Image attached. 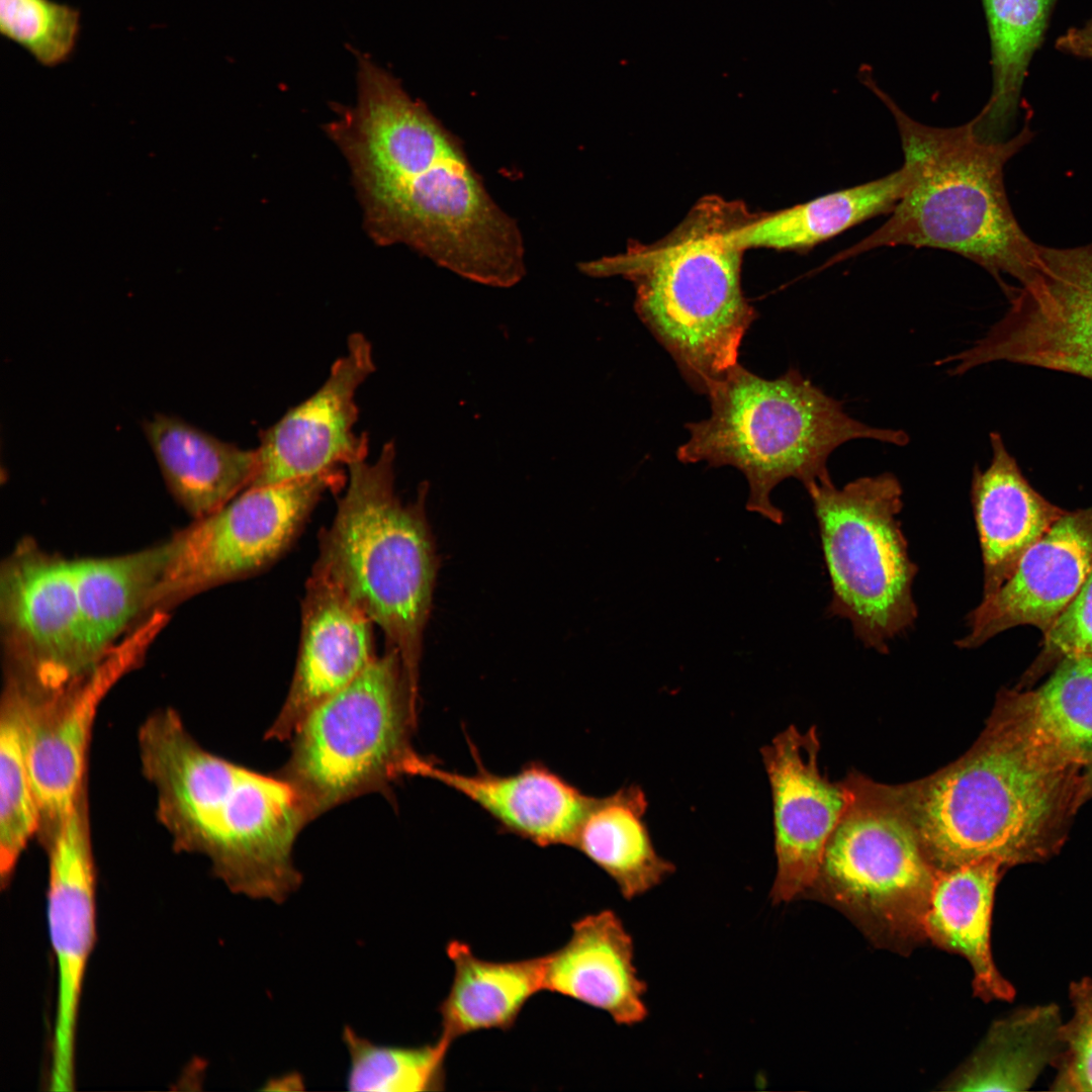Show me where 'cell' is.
<instances>
[{
  "label": "cell",
  "instance_id": "cell-1",
  "mask_svg": "<svg viewBox=\"0 0 1092 1092\" xmlns=\"http://www.w3.org/2000/svg\"><path fill=\"white\" fill-rule=\"evenodd\" d=\"M356 57V103L338 105L326 131L349 164L368 235L477 283H518L526 271L519 228L458 140L390 72Z\"/></svg>",
  "mask_w": 1092,
  "mask_h": 1092
},
{
  "label": "cell",
  "instance_id": "cell-2",
  "mask_svg": "<svg viewBox=\"0 0 1092 1092\" xmlns=\"http://www.w3.org/2000/svg\"><path fill=\"white\" fill-rule=\"evenodd\" d=\"M1081 771L1036 752L993 708L961 757L922 779L879 787L937 873L985 858L1008 869L1061 849L1081 807Z\"/></svg>",
  "mask_w": 1092,
  "mask_h": 1092
},
{
  "label": "cell",
  "instance_id": "cell-3",
  "mask_svg": "<svg viewBox=\"0 0 1092 1092\" xmlns=\"http://www.w3.org/2000/svg\"><path fill=\"white\" fill-rule=\"evenodd\" d=\"M138 744L177 851L206 857L229 890L249 898L281 903L299 888L293 849L310 821L287 781L206 750L171 708L143 722Z\"/></svg>",
  "mask_w": 1092,
  "mask_h": 1092
},
{
  "label": "cell",
  "instance_id": "cell-4",
  "mask_svg": "<svg viewBox=\"0 0 1092 1092\" xmlns=\"http://www.w3.org/2000/svg\"><path fill=\"white\" fill-rule=\"evenodd\" d=\"M860 81L892 113L909 183L890 217L872 234L830 258L824 267L878 248L910 246L958 254L984 268L1008 296L1036 267L1039 245L1016 220L1007 198L1004 167L1033 136L1028 122L1013 138L981 139L972 119L936 127L909 116L873 79Z\"/></svg>",
  "mask_w": 1092,
  "mask_h": 1092
},
{
  "label": "cell",
  "instance_id": "cell-5",
  "mask_svg": "<svg viewBox=\"0 0 1092 1092\" xmlns=\"http://www.w3.org/2000/svg\"><path fill=\"white\" fill-rule=\"evenodd\" d=\"M754 216L742 202L708 195L661 240L580 266L590 276L633 282L639 318L704 394L739 363L757 317L741 288L740 232Z\"/></svg>",
  "mask_w": 1092,
  "mask_h": 1092
},
{
  "label": "cell",
  "instance_id": "cell-6",
  "mask_svg": "<svg viewBox=\"0 0 1092 1092\" xmlns=\"http://www.w3.org/2000/svg\"><path fill=\"white\" fill-rule=\"evenodd\" d=\"M706 395L711 414L686 425L690 438L678 447L677 459L735 467L748 483L746 509L775 524L784 522V514L772 504L774 488L788 478L805 488L830 478L829 456L842 444L857 439L909 443L903 430L852 418L841 401L794 368L766 379L737 363L709 385Z\"/></svg>",
  "mask_w": 1092,
  "mask_h": 1092
},
{
  "label": "cell",
  "instance_id": "cell-7",
  "mask_svg": "<svg viewBox=\"0 0 1092 1092\" xmlns=\"http://www.w3.org/2000/svg\"><path fill=\"white\" fill-rule=\"evenodd\" d=\"M394 459L388 442L373 463L365 457L348 465V486L321 534L314 567L381 628L420 681L439 564L425 508L429 485L422 483L416 500L402 504L394 490Z\"/></svg>",
  "mask_w": 1092,
  "mask_h": 1092
},
{
  "label": "cell",
  "instance_id": "cell-8",
  "mask_svg": "<svg viewBox=\"0 0 1092 1092\" xmlns=\"http://www.w3.org/2000/svg\"><path fill=\"white\" fill-rule=\"evenodd\" d=\"M419 681L387 647L343 690L314 708L294 732L279 771L309 821L369 793L388 794L420 776L427 758L414 748Z\"/></svg>",
  "mask_w": 1092,
  "mask_h": 1092
},
{
  "label": "cell",
  "instance_id": "cell-9",
  "mask_svg": "<svg viewBox=\"0 0 1092 1092\" xmlns=\"http://www.w3.org/2000/svg\"><path fill=\"white\" fill-rule=\"evenodd\" d=\"M831 599L828 613L849 621L864 647L888 653L890 642L918 616L911 560L899 514L903 489L891 472L837 487L809 485Z\"/></svg>",
  "mask_w": 1092,
  "mask_h": 1092
},
{
  "label": "cell",
  "instance_id": "cell-10",
  "mask_svg": "<svg viewBox=\"0 0 1092 1092\" xmlns=\"http://www.w3.org/2000/svg\"><path fill=\"white\" fill-rule=\"evenodd\" d=\"M844 782L849 803L806 895L838 907L874 941L906 950L926 939L924 918L937 872L878 782L857 771Z\"/></svg>",
  "mask_w": 1092,
  "mask_h": 1092
},
{
  "label": "cell",
  "instance_id": "cell-11",
  "mask_svg": "<svg viewBox=\"0 0 1092 1092\" xmlns=\"http://www.w3.org/2000/svg\"><path fill=\"white\" fill-rule=\"evenodd\" d=\"M341 468L277 484L248 487L166 542V560L150 609L257 572L290 545L328 490L343 485Z\"/></svg>",
  "mask_w": 1092,
  "mask_h": 1092
},
{
  "label": "cell",
  "instance_id": "cell-12",
  "mask_svg": "<svg viewBox=\"0 0 1092 1092\" xmlns=\"http://www.w3.org/2000/svg\"><path fill=\"white\" fill-rule=\"evenodd\" d=\"M1005 314L969 348L935 362L952 376L1005 361L1092 381V243L1039 245L1037 264Z\"/></svg>",
  "mask_w": 1092,
  "mask_h": 1092
},
{
  "label": "cell",
  "instance_id": "cell-13",
  "mask_svg": "<svg viewBox=\"0 0 1092 1092\" xmlns=\"http://www.w3.org/2000/svg\"><path fill=\"white\" fill-rule=\"evenodd\" d=\"M7 675L39 693L63 689L102 659L90 637L76 559L20 545L2 565Z\"/></svg>",
  "mask_w": 1092,
  "mask_h": 1092
},
{
  "label": "cell",
  "instance_id": "cell-14",
  "mask_svg": "<svg viewBox=\"0 0 1092 1092\" xmlns=\"http://www.w3.org/2000/svg\"><path fill=\"white\" fill-rule=\"evenodd\" d=\"M168 614L152 612L88 673L53 693L27 695L28 766L44 842L88 786V751L98 709L111 689L142 662L166 625Z\"/></svg>",
  "mask_w": 1092,
  "mask_h": 1092
},
{
  "label": "cell",
  "instance_id": "cell-15",
  "mask_svg": "<svg viewBox=\"0 0 1092 1092\" xmlns=\"http://www.w3.org/2000/svg\"><path fill=\"white\" fill-rule=\"evenodd\" d=\"M48 856L47 918L57 966L50 1081L76 1082L77 1023L85 974L96 942V871L88 786L42 843Z\"/></svg>",
  "mask_w": 1092,
  "mask_h": 1092
},
{
  "label": "cell",
  "instance_id": "cell-16",
  "mask_svg": "<svg viewBox=\"0 0 1092 1092\" xmlns=\"http://www.w3.org/2000/svg\"><path fill=\"white\" fill-rule=\"evenodd\" d=\"M816 727L801 732L790 725L761 747L770 786L777 870L774 904L804 896L817 877L826 842L845 811L850 791L819 768Z\"/></svg>",
  "mask_w": 1092,
  "mask_h": 1092
},
{
  "label": "cell",
  "instance_id": "cell-17",
  "mask_svg": "<svg viewBox=\"0 0 1092 1092\" xmlns=\"http://www.w3.org/2000/svg\"><path fill=\"white\" fill-rule=\"evenodd\" d=\"M374 370L370 342L363 334H352L346 353L333 363L322 386L261 431L257 472L249 487L313 476L365 458L367 437L353 432L355 395Z\"/></svg>",
  "mask_w": 1092,
  "mask_h": 1092
},
{
  "label": "cell",
  "instance_id": "cell-18",
  "mask_svg": "<svg viewBox=\"0 0 1092 1092\" xmlns=\"http://www.w3.org/2000/svg\"><path fill=\"white\" fill-rule=\"evenodd\" d=\"M1092 568V506L1066 511L1021 557L1007 580L966 618L956 644L980 647L1017 626L1045 633L1072 603Z\"/></svg>",
  "mask_w": 1092,
  "mask_h": 1092
},
{
  "label": "cell",
  "instance_id": "cell-19",
  "mask_svg": "<svg viewBox=\"0 0 1092 1092\" xmlns=\"http://www.w3.org/2000/svg\"><path fill=\"white\" fill-rule=\"evenodd\" d=\"M372 626L340 585L313 567L302 604L294 674L266 739L290 740L314 708L363 671L376 656Z\"/></svg>",
  "mask_w": 1092,
  "mask_h": 1092
},
{
  "label": "cell",
  "instance_id": "cell-20",
  "mask_svg": "<svg viewBox=\"0 0 1092 1092\" xmlns=\"http://www.w3.org/2000/svg\"><path fill=\"white\" fill-rule=\"evenodd\" d=\"M421 777L475 803L504 832L543 847L572 846L595 799L540 761H531L511 775H496L483 767L466 775L443 769L429 759Z\"/></svg>",
  "mask_w": 1092,
  "mask_h": 1092
},
{
  "label": "cell",
  "instance_id": "cell-21",
  "mask_svg": "<svg viewBox=\"0 0 1092 1092\" xmlns=\"http://www.w3.org/2000/svg\"><path fill=\"white\" fill-rule=\"evenodd\" d=\"M569 939L546 956L544 991L600 1009L618 1025L648 1015L646 983L634 961V942L616 912L605 909L571 925Z\"/></svg>",
  "mask_w": 1092,
  "mask_h": 1092
},
{
  "label": "cell",
  "instance_id": "cell-22",
  "mask_svg": "<svg viewBox=\"0 0 1092 1092\" xmlns=\"http://www.w3.org/2000/svg\"><path fill=\"white\" fill-rule=\"evenodd\" d=\"M989 437L992 458L987 468L974 467L970 494L983 561V597L1007 580L1024 553L1067 511L1033 488L999 433Z\"/></svg>",
  "mask_w": 1092,
  "mask_h": 1092
},
{
  "label": "cell",
  "instance_id": "cell-23",
  "mask_svg": "<svg viewBox=\"0 0 1092 1092\" xmlns=\"http://www.w3.org/2000/svg\"><path fill=\"white\" fill-rule=\"evenodd\" d=\"M1005 870L999 860L985 858L938 872L924 918L926 939L969 962L974 995L984 1002L1011 1001L1015 996L991 950L994 897Z\"/></svg>",
  "mask_w": 1092,
  "mask_h": 1092
},
{
  "label": "cell",
  "instance_id": "cell-24",
  "mask_svg": "<svg viewBox=\"0 0 1092 1092\" xmlns=\"http://www.w3.org/2000/svg\"><path fill=\"white\" fill-rule=\"evenodd\" d=\"M994 708L1036 752L1083 767L1092 758V655L1061 659L1036 688L1002 689Z\"/></svg>",
  "mask_w": 1092,
  "mask_h": 1092
},
{
  "label": "cell",
  "instance_id": "cell-25",
  "mask_svg": "<svg viewBox=\"0 0 1092 1092\" xmlns=\"http://www.w3.org/2000/svg\"><path fill=\"white\" fill-rule=\"evenodd\" d=\"M143 430L171 494L195 520L223 507L255 478L256 449H242L161 414L144 422Z\"/></svg>",
  "mask_w": 1092,
  "mask_h": 1092
},
{
  "label": "cell",
  "instance_id": "cell-26",
  "mask_svg": "<svg viewBox=\"0 0 1092 1092\" xmlns=\"http://www.w3.org/2000/svg\"><path fill=\"white\" fill-rule=\"evenodd\" d=\"M446 952L454 974L438 1010L440 1038L449 1044L475 1031L512 1028L526 1003L544 991L546 956L488 961L456 939L448 942Z\"/></svg>",
  "mask_w": 1092,
  "mask_h": 1092
},
{
  "label": "cell",
  "instance_id": "cell-27",
  "mask_svg": "<svg viewBox=\"0 0 1092 1092\" xmlns=\"http://www.w3.org/2000/svg\"><path fill=\"white\" fill-rule=\"evenodd\" d=\"M647 807L637 785L595 798L571 846L610 876L626 900L646 894L675 871L652 843L644 822Z\"/></svg>",
  "mask_w": 1092,
  "mask_h": 1092
},
{
  "label": "cell",
  "instance_id": "cell-28",
  "mask_svg": "<svg viewBox=\"0 0 1092 1092\" xmlns=\"http://www.w3.org/2000/svg\"><path fill=\"white\" fill-rule=\"evenodd\" d=\"M908 183L909 172L903 165L884 177L755 215L742 228L741 244L745 250H810L863 221L890 213Z\"/></svg>",
  "mask_w": 1092,
  "mask_h": 1092
},
{
  "label": "cell",
  "instance_id": "cell-29",
  "mask_svg": "<svg viewBox=\"0 0 1092 1092\" xmlns=\"http://www.w3.org/2000/svg\"><path fill=\"white\" fill-rule=\"evenodd\" d=\"M1063 1020L1056 1004L1019 1009L997 1020L954 1076L949 1091H1024L1062 1050Z\"/></svg>",
  "mask_w": 1092,
  "mask_h": 1092
},
{
  "label": "cell",
  "instance_id": "cell-30",
  "mask_svg": "<svg viewBox=\"0 0 1092 1092\" xmlns=\"http://www.w3.org/2000/svg\"><path fill=\"white\" fill-rule=\"evenodd\" d=\"M991 47L992 92L972 119L986 141L1004 140L1017 115L1028 67L1044 40L1057 0H981Z\"/></svg>",
  "mask_w": 1092,
  "mask_h": 1092
},
{
  "label": "cell",
  "instance_id": "cell-31",
  "mask_svg": "<svg viewBox=\"0 0 1092 1092\" xmlns=\"http://www.w3.org/2000/svg\"><path fill=\"white\" fill-rule=\"evenodd\" d=\"M29 702L6 679L0 706V882L6 889L27 843L37 834L39 814L28 766Z\"/></svg>",
  "mask_w": 1092,
  "mask_h": 1092
},
{
  "label": "cell",
  "instance_id": "cell-32",
  "mask_svg": "<svg viewBox=\"0 0 1092 1092\" xmlns=\"http://www.w3.org/2000/svg\"><path fill=\"white\" fill-rule=\"evenodd\" d=\"M349 1055L350 1091H439L445 1088V1060L451 1046L442 1038L418 1046L376 1043L352 1027L343 1029Z\"/></svg>",
  "mask_w": 1092,
  "mask_h": 1092
},
{
  "label": "cell",
  "instance_id": "cell-33",
  "mask_svg": "<svg viewBox=\"0 0 1092 1092\" xmlns=\"http://www.w3.org/2000/svg\"><path fill=\"white\" fill-rule=\"evenodd\" d=\"M80 13L53 0H0L1 34L25 50L39 65L67 62L76 47Z\"/></svg>",
  "mask_w": 1092,
  "mask_h": 1092
},
{
  "label": "cell",
  "instance_id": "cell-34",
  "mask_svg": "<svg viewBox=\"0 0 1092 1092\" xmlns=\"http://www.w3.org/2000/svg\"><path fill=\"white\" fill-rule=\"evenodd\" d=\"M1073 1015L1061 1026L1062 1050L1054 1063L1057 1075L1052 1089L1068 1092L1092 1091V979L1082 978L1070 985Z\"/></svg>",
  "mask_w": 1092,
  "mask_h": 1092
},
{
  "label": "cell",
  "instance_id": "cell-35",
  "mask_svg": "<svg viewBox=\"0 0 1092 1092\" xmlns=\"http://www.w3.org/2000/svg\"><path fill=\"white\" fill-rule=\"evenodd\" d=\"M1042 635L1040 651L1017 688L1032 687L1065 657L1092 655V568L1075 599Z\"/></svg>",
  "mask_w": 1092,
  "mask_h": 1092
},
{
  "label": "cell",
  "instance_id": "cell-36",
  "mask_svg": "<svg viewBox=\"0 0 1092 1092\" xmlns=\"http://www.w3.org/2000/svg\"><path fill=\"white\" fill-rule=\"evenodd\" d=\"M1056 49L1067 55L1092 61V17L1081 26L1070 27L1056 40Z\"/></svg>",
  "mask_w": 1092,
  "mask_h": 1092
},
{
  "label": "cell",
  "instance_id": "cell-37",
  "mask_svg": "<svg viewBox=\"0 0 1092 1092\" xmlns=\"http://www.w3.org/2000/svg\"><path fill=\"white\" fill-rule=\"evenodd\" d=\"M1092 799V758L1082 767L1079 801L1081 806Z\"/></svg>",
  "mask_w": 1092,
  "mask_h": 1092
}]
</instances>
